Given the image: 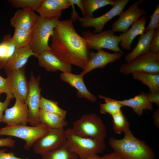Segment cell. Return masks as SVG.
Instances as JSON below:
<instances>
[{"mask_svg":"<svg viewBox=\"0 0 159 159\" xmlns=\"http://www.w3.org/2000/svg\"><path fill=\"white\" fill-rule=\"evenodd\" d=\"M144 0H139L131 5L125 11H122L119 15L118 19L112 23L111 30L115 32H126L129 28L143 15L146 14L143 8H140L139 5Z\"/></svg>","mask_w":159,"mask_h":159,"instance_id":"cell-12","label":"cell"},{"mask_svg":"<svg viewBox=\"0 0 159 159\" xmlns=\"http://www.w3.org/2000/svg\"><path fill=\"white\" fill-rule=\"evenodd\" d=\"M1 94L0 93V95ZM14 97L13 95H6V99L4 102H2L0 101V123L2 122L4 111L7 108L11 101Z\"/></svg>","mask_w":159,"mask_h":159,"instance_id":"cell-37","label":"cell"},{"mask_svg":"<svg viewBox=\"0 0 159 159\" xmlns=\"http://www.w3.org/2000/svg\"><path fill=\"white\" fill-rule=\"evenodd\" d=\"M85 159H102L101 157L98 156L97 155H91Z\"/></svg>","mask_w":159,"mask_h":159,"instance_id":"cell-46","label":"cell"},{"mask_svg":"<svg viewBox=\"0 0 159 159\" xmlns=\"http://www.w3.org/2000/svg\"><path fill=\"white\" fill-rule=\"evenodd\" d=\"M62 10L68 8L71 6L69 0H53Z\"/></svg>","mask_w":159,"mask_h":159,"instance_id":"cell-41","label":"cell"},{"mask_svg":"<svg viewBox=\"0 0 159 159\" xmlns=\"http://www.w3.org/2000/svg\"><path fill=\"white\" fill-rule=\"evenodd\" d=\"M130 1V0H117L116 4L105 14L97 17L80 16L78 20L83 27H94V33H101L103 31L106 24L114 17L119 15Z\"/></svg>","mask_w":159,"mask_h":159,"instance_id":"cell-11","label":"cell"},{"mask_svg":"<svg viewBox=\"0 0 159 159\" xmlns=\"http://www.w3.org/2000/svg\"><path fill=\"white\" fill-rule=\"evenodd\" d=\"M148 99L150 102L154 103L158 107L159 106V92H150L146 94Z\"/></svg>","mask_w":159,"mask_h":159,"instance_id":"cell-39","label":"cell"},{"mask_svg":"<svg viewBox=\"0 0 159 159\" xmlns=\"http://www.w3.org/2000/svg\"><path fill=\"white\" fill-rule=\"evenodd\" d=\"M6 149L0 150V159H29L17 157L13 152L6 153Z\"/></svg>","mask_w":159,"mask_h":159,"instance_id":"cell-40","label":"cell"},{"mask_svg":"<svg viewBox=\"0 0 159 159\" xmlns=\"http://www.w3.org/2000/svg\"><path fill=\"white\" fill-rule=\"evenodd\" d=\"M14 97L25 102L29 91V83L25 74V67L6 73Z\"/></svg>","mask_w":159,"mask_h":159,"instance_id":"cell-13","label":"cell"},{"mask_svg":"<svg viewBox=\"0 0 159 159\" xmlns=\"http://www.w3.org/2000/svg\"><path fill=\"white\" fill-rule=\"evenodd\" d=\"M15 99L14 106L4 111L2 122L6 123L7 126L26 125L29 122V111L27 105L18 99Z\"/></svg>","mask_w":159,"mask_h":159,"instance_id":"cell-14","label":"cell"},{"mask_svg":"<svg viewBox=\"0 0 159 159\" xmlns=\"http://www.w3.org/2000/svg\"><path fill=\"white\" fill-rule=\"evenodd\" d=\"M100 99H104L105 103L100 104V112L103 114L109 113L112 116L121 110L123 107L116 100L103 96L101 95H98Z\"/></svg>","mask_w":159,"mask_h":159,"instance_id":"cell-32","label":"cell"},{"mask_svg":"<svg viewBox=\"0 0 159 159\" xmlns=\"http://www.w3.org/2000/svg\"><path fill=\"white\" fill-rule=\"evenodd\" d=\"M33 31L15 29L11 37L12 41L16 48L30 46Z\"/></svg>","mask_w":159,"mask_h":159,"instance_id":"cell-28","label":"cell"},{"mask_svg":"<svg viewBox=\"0 0 159 159\" xmlns=\"http://www.w3.org/2000/svg\"><path fill=\"white\" fill-rule=\"evenodd\" d=\"M70 2L71 4V6H72V9L71 17L70 19L72 20L73 21H74L78 20V18L80 16L76 12L75 9L74 4Z\"/></svg>","mask_w":159,"mask_h":159,"instance_id":"cell-44","label":"cell"},{"mask_svg":"<svg viewBox=\"0 0 159 159\" xmlns=\"http://www.w3.org/2000/svg\"><path fill=\"white\" fill-rule=\"evenodd\" d=\"M86 17L93 18V12L96 10L107 5L113 6L117 0H82Z\"/></svg>","mask_w":159,"mask_h":159,"instance_id":"cell-27","label":"cell"},{"mask_svg":"<svg viewBox=\"0 0 159 159\" xmlns=\"http://www.w3.org/2000/svg\"><path fill=\"white\" fill-rule=\"evenodd\" d=\"M42 0H9L8 3L15 8L37 11Z\"/></svg>","mask_w":159,"mask_h":159,"instance_id":"cell-33","label":"cell"},{"mask_svg":"<svg viewBox=\"0 0 159 159\" xmlns=\"http://www.w3.org/2000/svg\"><path fill=\"white\" fill-rule=\"evenodd\" d=\"M82 36L87 42L90 49L97 51L107 49L115 52L124 54L118 46L121 39L119 36L114 34L111 29L95 34L90 30L83 32Z\"/></svg>","mask_w":159,"mask_h":159,"instance_id":"cell-7","label":"cell"},{"mask_svg":"<svg viewBox=\"0 0 159 159\" xmlns=\"http://www.w3.org/2000/svg\"><path fill=\"white\" fill-rule=\"evenodd\" d=\"M40 77H35L31 72L28 81L29 91L25 102L29 111V122L33 126L39 123V114L41 97L39 87Z\"/></svg>","mask_w":159,"mask_h":159,"instance_id":"cell-10","label":"cell"},{"mask_svg":"<svg viewBox=\"0 0 159 159\" xmlns=\"http://www.w3.org/2000/svg\"><path fill=\"white\" fill-rule=\"evenodd\" d=\"M48 130L46 126L40 123L34 126L22 125L6 126L0 129V135L14 137L23 140L25 142L24 148L27 151L38 139L45 135Z\"/></svg>","mask_w":159,"mask_h":159,"instance_id":"cell-6","label":"cell"},{"mask_svg":"<svg viewBox=\"0 0 159 159\" xmlns=\"http://www.w3.org/2000/svg\"><path fill=\"white\" fill-rule=\"evenodd\" d=\"M66 132L67 139L65 145L80 159H85L91 155L101 153L106 148L103 139L79 136L67 129Z\"/></svg>","mask_w":159,"mask_h":159,"instance_id":"cell-3","label":"cell"},{"mask_svg":"<svg viewBox=\"0 0 159 159\" xmlns=\"http://www.w3.org/2000/svg\"><path fill=\"white\" fill-rule=\"evenodd\" d=\"M120 140L110 138L109 143L114 151L123 159H153L154 153L144 141L135 137L130 129Z\"/></svg>","mask_w":159,"mask_h":159,"instance_id":"cell-2","label":"cell"},{"mask_svg":"<svg viewBox=\"0 0 159 159\" xmlns=\"http://www.w3.org/2000/svg\"><path fill=\"white\" fill-rule=\"evenodd\" d=\"M83 76L81 74H76L70 72H62L60 75L61 80L67 82L77 90L78 97H84L89 101L95 102L97 97L88 90L83 80Z\"/></svg>","mask_w":159,"mask_h":159,"instance_id":"cell-17","label":"cell"},{"mask_svg":"<svg viewBox=\"0 0 159 159\" xmlns=\"http://www.w3.org/2000/svg\"><path fill=\"white\" fill-rule=\"evenodd\" d=\"M11 37L10 34L6 35L0 43V69L3 68L16 49Z\"/></svg>","mask_w":159,"mask_h":159,"instance_id":"cell-25","label":"cell"},{"mask_svg":"<svg viewBox=\"0 0 159 159\" xmlns=\"http://www.w3.org/2000/svg\"><path fill=\"white\" fill-rule=\"evenodd\" d=\"M38 17L31 10H19L10 19V24L14 29L33 31Z\"/></svg>","mask_w":159,"mask_h":159,"instance_id":"cell-18","label":"cell"},{"mask_svg":"<svg viewBox=\"0 0 159 159\" xmlns=\"http://www.w3.org/2000/svg\"><path fill=\"white\" fill-rule=\"evenodd\" d=\"M153 119L155 125L158 127H159V108L155 111L153 114Z\"/></svg>","mask_w":159,"mask_h":159,"instance_id":"cell-45","label":"cell"},{"mask_svg":"<svg viewBox=\"0 0 159 159\" xmlns=\"http://www.w3.org/2000/svg\"><path fill=\"white\" fill-rule=\"evenodd\" d=\"M155 30L156 29L151 30L140 35L136 47L125 57V60L127 63L130 62L138 56L150 51V43Z\"/></svg>","mask_w":159,"mask_h":159,"instance_id":"cell-21","label":"cell"},{"mask_svg":"<svg viewBox=\"0 0 159 159\" xmlns=\"http://www.w3.org/2000/svg\"><path fill=\"white\" fill-rule=\"evenodd\" d=\"M37 58L39 66L48 72H55L59 70L63 72H71L72 71L71 65L64 63L51 51L44 52Z\"/></svg>","mask_w":159,"mask_h":159,"instance_id":"cell-16","label":"cell"},{"mask_svg":"<svg viewBox=\"0 0 159 159\" xmlns=\"http://www.w3.org/2000/svg\"><path fill=\"white\" fill-rule=\"evenodd\" d=\"M69 1L74 5H77L81 10L83 17H86V14L82 0H69Z\"/></svg>","mask_w":159,"mask_h":159,"instance_id":"cell-42","label":"cell"},{"mask_svg":"<svg viewBox=\"0 0 159 159\" xmlns=\"http://www.w3.org/2000/svg\"><path fill=\"white\" fill-rule=\"evenodd\" d=\"M71 19L60 21L55 28L49 46L52 52L64 63L83 69L91 52L87 41L76 31Z\"/></svg>","mask_w":159,"mask_h":159,"instance_id":"cell-1","label":"cell"},{"mask_svg":"<svg viewBox=\"0 0 159 159\" xmlns=\"http://www.w3.org/2000/svg\"><path fill=\"white\" fill-rule=\"evenodd\" d=\"M112 116L113 128L115 133L120 134L130 129V123L121 110Z\"/></svg>","mask_w":159,"mask_h":159,"instance_id":"cell-31","label":"cell"},{"mask_svg":"<svg viewBox=\"0 0 159 159\" xmlns=\"http://www.w3.org/2000/svg\"><path fill=\"white\" fill-rule=\"evenodd\" d=\"M41 159H77L78 156L64 145L61 148L41 155Z\"/></svg>","mask_w":159,"mask_h":159,"instance_id":"cell-29","label":"cell"},{"mask_svg":"<svg viewBox=\"0 0 159 159\" xmlns=\"http://www.w3.org/2000/svg\"><path fill=\"white\" fill-rule=\"evenodd\" d=\"M135 80L148 86L150 92H159V74L138 72L132 74Z\"/></svg>","mask_w":159,"mask_h":159,"instance_id":"cell-26","label":"cell"},{"mask_svg":"<svg viewBox=\"0 0 159 159\" xmlns=\"http://www.w3.org/2000/svg\"><path fill=\"white\" fill-rule=\"evenodd\" d=\"M39 123L48 129H57L63 128L67 124L65 118L40 109L39 114Z\"/></svg>","mask_w":159,"mask_h":159,"instance_id":"cell-24","label":"cell"},{"mask_svg":"<svg viewBox=\"0 0 159 159\" xmlns=\"http://www.w3.org/2000/svg\"><path fill=\"white\" fill-rule=\"evenodd\" d=\"M147 21L146 16L143 15L135 21L126 32L119 35L121 39L120 46L122 49L128 50L132 49L131 44L133 39L138 35L144 33Z\"/></svg>","mask_w":159,"mask_h":159,"instance_id":"cell-20","label":"cell"},{"mask_svg":"<svg viewBox=\"0 0 159 159\" xmlns=\"http://www.w3.org/2000/svg\"><path fill=\"white\" fill-rule=\"evenodd\" d=\"M101 158L102 159H123L114 151L113 152L105 154L101 157Z\"/></svg>","mask_w":159,"mask_h":159,"instance_id":"cell-43","label":"cell"},{"mask_svg":"<svg viewBox=\"0 0 159 159\" xmlns=\"http://www.w3.org/2000/svg\"><path fill=\"white\" fill-rule=\"evenodd\" d=\"M79 136L103 139L106 136V127L101 118L95 113L84 114L73 122L67 129Z\"/></svg>","mask_w":159,"mask_h":159,"instance_id":"cell-4","label":"cell"},{"mask_svg":"<svg viewBox=\"0 0 159 159\" xmlns=\"http://www.w3.org/2000/svg\"><path fill=\"white\" fill-rule=\"evenodd\" d=\"M39 107L40 109L46 112L66 118L67 111L59 107L58 103L53 100L42 97L40 101Z\"/></svg>","mask_w":159,"mask_h":159,"instance_id":"cell-30","label":"cell"},{"mask_svg":"<svg viewBox=\"0 0 159 159\" xmlns=\"http://www.w3.org/2000/svg\"><path fill=\"white\" fill-rule=\"evenodd\" d=\"M4 93L6 95H13L11 85L9 79L0 75V93Z\"/></svg>","mask_w":159,"mask_h":159,"instance_id":"cell-35","label":"cell"},{"mask_svg":"<svg viewBox=\"0 0 159 159\" xmlns=\"http://www.w3.org/2000/svg\"><path fill=\"white\" fill-rule=\"evenodd\" d=\"M123 54L119 52L110 53L103 49L98 50L96 52H91L87 63L80 74L84 76L95 69L103 68L107 64L120 59Z\"/></svg>","mask_w":159,"mask_h":159,"instance_id":"cell-15","label":"cell"},{"mask_svg":"<svg viewBox=\"0 0 159 159\" xmlns=\"http://www.w3.org/2000/svg\"><path fill=\"white\" fill-rule=\"evenodd\" d=\"M116 100L122 106H126L132 108L134 112L139 116L143 115V110L151 111L153 109V103L149 102L146 93L143 91L133 98Z\"/></svg>","mask_w":159,"mask_h":159,"instance_id":"cell-22","label":"cell"},{"mask_svg":"<svg viewBox=\"0 0 159 159\" xmlns=\"http://www.w3.org/2000/svg\"><path fill=\"white\" fill-rule=\"evenodd\" d=\"M150 52L154 53L159 52V27L156 29L155 34L151 42Z\"/></svg>","mask_w":159,"mask_h":159,"instance_id":"cell-36","label":"cell"},{"mask_svg":"<svg viewBox=\"0 0 159 159\" xmlns=\"http://www.w3.org/2000/svg\"><path fill=\"white\" fill-rule=\"evenodd\" d=\"M67 139L66 130L64 127L49 129L48 132L38 139L32 147L34 153L41 155L61 148L64 145Z\"/></svg>","mask_w":159,"mask_h":159,"instance_id":"cell-9","label":"cell"},{"mask_svg":"<svg viewBox=\"0 0 159 159\" xmlns=\"http://www.w3.org/2000/svg\"><path fill=\"white\" fill-rule=\"evenodd\" d=\"M119 70L121 73L126 75L138 72L159 74V61L156 54L150 51L129 63L123 64Z\"/></svg>","mask_w":159,"mask_h":159,"instance_id":"cell-8","label":"cell"},{"mask_svg":"<svg viewBox=\"0 0 159 159\" xmlns=\"http://www.w3.org/2000/svg\"><path fill=\"white\" fill-rule=\"evenodd\" d=\"M150 20L147 26L145 28L144 32L152 29H156L159 27V3H158L153 13L150 16Z\"/></svg>","mask_w":159,"mask_h":159,"instance_id":"cell-34","label":"cell"},{"mask_svg":"<svg viewBox=\"0 0 159 159\" xmlns=\"http://www.w3.org/2000/svg\"><path fill=\"white\" fill-rule=\"evenodd\" d=\"M59 19L48 20L39 16L33 30L30 46L36 54H39L46 51H51L49 45V38L54 34L55 28Z\"/></svg>","mask_w":159,"mask_h":159,"instance_id":"cell-5","label":"cell"},{"mask_svg":"<svg viewBox=\"0 0 159 159\" xmlns=\"http://www.w3.org/2000/svg\"><path fill=\"white\" fill-rule=\"evenodd\" d=\"M16 141L11 137L0 138V147H7L13 148L15 146Z\"/></svg>","mask_w":159,"mask_h":159,"instance_id":"cell-38","label":"cell"},{"mask_svg":"<svg viewBox=\"0 0 159 159\" xmlns=\"http://www.w3.org/2000/svg\"><path fill=\"white\" fill-rule=\"evenodd\" d=\"M38 55L32 51L30 46L16 48L3 68L6 73L18 70L25 67L28 59L31 56H33L37 58Z\"/></svg>","mask_w":159,"mask_h":159,"instance_id":"cell-19","label":"cell"},{"mask_svg":"<svg viewBox=\"0 0 159 159\" xmlns=\"http://www.w3.org/2000/svg\"><path fill=\"white\" fill-rule=\"evenodd\" d=\"M36 11L40 17L48 20L59 19L62 13L53 0H42Z\"/></svg>","mask_w":159,"mask_h":159,"instance_id":"cell-23","label":"cell"}]
</instances>
